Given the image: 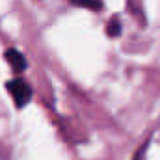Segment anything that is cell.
Returning <instances> with one entry per match:
<instances>
[{
    "instance_id": "obj_2",
    "label": "cell",
    "mask_w": 160,
    "mask_h": 160,
    "mask_svg": "<svg viewBox=\"0 0 160 160\" xmlns=\"http://www.w3.org/2000/svg\"><path fill=\"white\" fill-rule=\"evenodd\" d=\"M4 58L8 60V63L11 65V69H13L15 73H22V71L26 69V58L21 54V50H17V48H8L6 54H4Z\"/></svg>"
},
{
    "instance_id": "obj_1",
    "label": "cell",
    "mask_w": 160,
    "mask_h": 160,
    "mask_svg": "<svg viewBox=\"0 0 160 160\" xmlns=\"http://www.w3.org/2000/svg\"><path fill=\"white\" fill-rule=\"evenodd\" d=\"M6 88L11 93V99H13L17 108H24L32 101V88H30V84L26 80H22V78L9 80L6 84Z\"/></svg>"
},
{
    "instance_id": "obj_4",
    "label": "cell",
    "mask_w": 160,
    "mask_h": 160,
    "mask_svg": "<svg viewBox=\"0 0 160 160\" xmlns=\"http://www.w3.org/2000/svg\"><path fill=\"white\" fill-rule=\"evenodd\" d=\"M106 32H108V36H110V38H118V36H119L121 24L118 22V19H114V21L106 26Z\"/></svg>"
},
{
    "instance_id": "obj_3",
    "label": "cell",
    "mask_w": 160,
    "mask_h": 160,
    "mask_svg": "<svg viewBox=\"0 0 160 160\" xmlns=\"http://www.w3.org/2000/svg\"><path fill=\"white\" fill-rule=\"evenodd\" d=\"M73 4L80 6V8H86V9H93V11L102 9V0H73Z\"/></svg>"
}]
</instances>
